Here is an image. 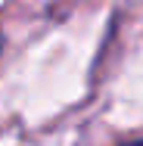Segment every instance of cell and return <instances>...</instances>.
<instances>
[{
    "label": "cell",
    "instance_id": "6da1fadb",
    "mask_svg": "<svg viewBox=\"0 0 143 146\" xmlns=\"http://www.w3.org/2000/svg\"><path fill=\"white\" fill-rule=\"evenodd\" d=\"M124 146H143V140H134V143H124Z\"/></svg>",
    "mask_w": 143,
    "mask_h": 146
}]
</instances>
